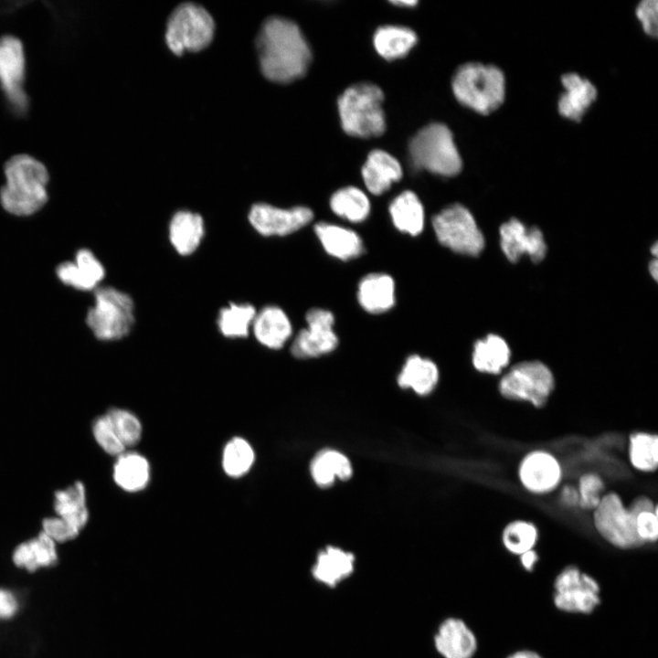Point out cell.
<instances>
[{
    "label": "cell",
    "instance_id": "obj_1",
    "mask_svg": "<svg viewBox=\"0 0 658 658\" xmlns=\"http://www.w3.org/2000/svg\"><path fill=\"white\" fill-rule=\"evenodd\" d=\"M257 48L262 74L279 83L303 76L312 59L311 48L300 27L281 16L264 21L258 34Z\"/></svg>",
    "mask_w": 658,
    "mask_h": 658
},
{
    "label": "cell",
    "instance_id": "obj_2",
    "mask_svg": "<svg viewBox=\"0 0 658 658\" xmlns=\"http://www.w3.org/2000/svg\"><path fill=\"white\" fill-rule=\"evenodd\" d=\"M4 172L6 182L0 189V202L5 211L26 217L47 203L49 175L41 162L28 154H16L5 162Z\"/></svg>",
    "mask_w": 658,
    "mask_h": 658
},
{
    "label": "cell",
    "instance_id": "obj_3",
    "mask_svg": "<svg viewBox=\"0 0 658 658\" xmlns=\"http://www.w3.org/2000/svg\"><path fill=\"white\" fill-rule=\"evenodd\" d=\"M383 100L382 90L374 83L359 82L348 87L337 101L344 131L358 137L381 135L386 129Z\"/></svg>",
    "mask_w": 658,
    "mask_h": 658
},
{
    "label": "cell",
    "instance_id": "obj_4",
    "mask_svg": "<svg viewBox=\"0 0 658 658\" xmlns=\"http://www.w3.org/2000/svg\"><path fill=\"white\" fill-rule=\"evenodd\" d=\"M457 100L472 110L487 114L499 107L504 97V77L493 65L470 62L462 65L452 79Z\"/></svg>",
    "mask_w": 658,
    "mask_h": 658
},
{
    "label": "cell",
    "instance_id": "obj_5",
    "mask_svg": "<svg viewBox=\"0 0 658 658\" xmlns=\"http://www.w3.org/2000/svg\"><path fill=\"white\" fill-rule=\"evenodd\" d=\"M409 151L417 168L444 176L455 175L462 169L452 133L443 123L432 122L419 130L409 142Z\"/></svg>",
    "mask_w": 658,
    "mask_h": 658
},
{
    "label": "cell",
    "instance_id": "obj_6",
    "mask_svg": "<svg viewBox=\"0 0 658 658\" xmlns=\"http://www.w3.org/2000/svg\"><path fill=\"white\" fill-rule=\"evenodd\" d=\"M86 323L96 338L114 341L126 336L134 324V304L127 293L111 286L94 290V305Z\"/></svg>",
    "mask_w": 658,
    "mask_h": 658
},
{
    "label": "cell",
    "instance_id": "obj_7",
    "mask_svg": "<svg viewBox=\"0 0 658 658\" xmlns=\"http://www.w3.org/2000/svg\"><path fill=\"white\" fill-rule=\"evenodd\" d=\"M555 388L550 368L541 361H523L511 366L498 383L500 395L509 400L544 407Z\"/></svg>",
    "mask_w": 658,
    "mask_h": 658
},
{
    "label": "cell",
    "instance_id": "obj_8",
    "mask_svg": "<svg viewBox=\"0 0 658 658\" xmlns=\"http://www.w3.org/2000/svg\"><path fill=\"white\" fill-rule=\"evenodd\" d=\"M215 25L210 14L194 3L175 7L169 16L165 40L176 55L186 51H199L212 40Z\"/></svg>",
    "mask_w": 658,
    "mask_h": 658
},
{
    "label": "cell",
    "instance_id": "obj_9",
    "mask_svg": "<svg viewBox=\"0 0 658 658\" xmlns=\"http://www.w3.org/2000/svg\"><path fill=\"white\" fill-rule=\"evenodd\" d=\"M438 241L451 250L477 256L484 249V237L472 214L461 204H452L432 218Z\"/></svg>",
    "mask_w": 658,
    "mask_h": 658
},
{
    "label": "cell",
    "instance_id": "obj_10",
    "mask_svg": "<svg viewBox=\"0 0 658 658\" xmlns=\"http://www.w3.org/2000/svg\"><path fill=\"white\" fill-rule=\"evenodd\" d=\"M592 521L596 531L608 543L621 549L642 546L635 530V516L615 492L605 493L593 510Z\"/></svg>",
    "mask_w": 658,
    "mask_h": 658
},
{
    "label": "cell",
    "instance_id": "obj_11",
    "mask_svg": "<svg viewBox=\"0 0 658 658\" xmlns=\"http://www.w3.org/2000/svg\"><path fill=\"white\" fill-rule=\"evenodd\" d=\"M554 588V604L562 611L589 614L600 603L597 580L575 566L565 568L556 577Z\"/></svg>",
    "mask_w": 658,
    "mask_h": 658
},
{
    "label": "cell",
    "instance_id": "obj_12",
    "mask_svg": "<svg viewBox=\"0 0 658 658\" xmlns=\"http://www.w3.org/2000/svg\"><path fill=\"white\" fill-rule=\"evenodd\" d=\"M306 327L295 335L291 353L297 358H314L334 351L338 336L334 330V316L329 310L313 308L305 315Z\"/></svg>",
    "mask_w": 658,
    "mask_h": 658
},
{
    "label": "cell",
    "instance_id": "obj_13",
    "mask_svg": "<svg viewBox=\"0 0 658 658\" xmlns=\"http://www.w3.org/2000/svg\"><path fill=\"white\" fill-rule=\"evenodd\" d=\"M313 218V210L302 206L281 208L266 203H257L251 207L249 213L250 225L265 237L292 234L309 224Z\"/></svg>",
    "mask_w": 658,
    "mask_h": 658
},
{
    "label": "cell",
    "instance_id": "obj_14",
    "mask_svg": "<svg viewBox=\"0 0 658 658\" xmlns=\"http://www.w3.org/2000/svg\"><path fill=\"white\" fill-rule=\"evenodd\" d=\"M517 475L521 485L527 492L543 495L559 487L563 479V468L551 452L534 450L521 459Z\"/></svg>",
    "mask_w": 658,
    "mask_h": 658
},
{
    "label": "cell",
    "instance_id": "obj_15",
    "mask_svg": "<svg viewBox=\"0 0 658 658\" xmlns=\"http://www.w3.org/2000/svg\"><path fill=\"white\" fill-rule=\"evenodd\" d=\"M25 57L21 41L13 36L0 37V82L16 110L25 111L28 100L23 90Z\"/></svg>",
    "mask_w": 658,
    "mask_h": 658
},
{
    "label": "cell",
    "instance_id": "obj_16",
    "mask_svg": "<svg viewBox=\"0 0 658 658\" xmlns=\"http://www.w3.org/2000/svg\"><path fill=\"white\" fill-rule=\"evenodd\" d=\"M500 247L511 262H516L524 254L534 262L541 261L547 254V244L542 231L536 227H526L517 218L501 225Z\"/></svg>",
    "mask_w": 658,
    "mask_h": 658
},
{
    "label": "cell",
    "instance_id": "obj_17",
    "mask_svg": "<svg viewBox=\"0 0 658 658\" xmlns=\"http://www.w3.org/2000/svg\"><path fill=\"white\" fill-rule=\"evenodd\" d=\"M434 645L443 658H472L477 650V639L462 620L448 618L440 625Z\"/></svg>",
    "mask_w": 658,
    "mask_h": 658
},
{
    "label": "cell",
    "instance_id": "obj_18",
    "mask_svg": "<svg viewBox=\"0 0 658 658\" xmlns=\"http://www.w3.org/2000/svg\"><path fill=\"white\" fill-rule=\"evenodd\" d=\"M56 272L64 284L86 292L98 288L105 270L90 249H81L76 253L75 261L59 264Z\"/></svg>",
    "mask_w": 658,
    "mask_h": 658
},
{
    "label": "cell",
    "instance_id": "obj_19",
    "mask_svg": "<svg viewBox=\"0 0 658 658\" xmlns=\"http://www.w3.org/2000/svg\"><path fill=\"white\" fill-rule=\"evenodd\" d=\"M314 233L325 252L340 260H349L363 254V240L357 232L340 225L319 222Z\"/></svg>",
    "mask_w": 658,
    "mask_h": 658
},
{
    "label": "cell",
    "instance_id": "obj_20",
    "mask_svg": "<svg viewBox=\"0 0 658 658\" xmlns=\"http://www.w3.org/2000/svg\"><path fill=\"white\" fill-rule=\"evenodd\" d=\"M251 330L256 340L270 349H280L292 337V325L286 313L268 305L256 313Z\"/></svg>",
    "mask_w": 658,
    "mask_h": 658
},
{
    "label": "cell",
    "instance_id": "obj_21",
    "mask_svg": "<svg viewBox=\"0 0 658 658\" xmlns=\"http://www.w3.org/2000/svg\"><path fill=\"white\" fill-rule=\"evenodd\" d=\"M357 301L369 313L378 314L387 312L396 302L394 279L383 272L366 275L358 283Z\"/></svg>",
    "mask_w": 658,
    "mask_h": 658
},
{
    "label": "cell",
    "instance_id": "obj_22",
    "mask_svg": "<svg viewBox=\"0 0 658 658\" xmlns=\"http://www.w3.org/2000/svg\"><path fill=\"white\" fill-rule=\"evenodd\" d=\"M362 177L367 190L381 195L402 177L399 162L389 153L376 149L369 153L362 167Z\"/></svg>",
    "mask_w": 658,
    "mask_h": 658
},
{
    "label": "cell",
    "instance_id": "obj_23",
    "mask_svg": "<svg viewBox=\"0 0 658 658\" xmlns=\"http://www.w3.org/2000/svg\"><path fill=\"white\" fill-rule=\"evenodd\" d=\"M169 240L182 256L192 254L199 247L205 234L202 217L188 210L175 213L169 223Z\"/></svg>",
    "mask_w": 658,
    "mask_h": 658
},
{
    "label": "cell",
    "instance_id": "obj_24",
    "mask_svg": "<svg viewBox=\"0 0 658 658\" xmlns=\"http://www.w3.org/2000/svg\"><path fill=\"white\" fill-rule=\"evenodd\" d=\"M561 81L566 91L558 101V111L564 117L579 121L595 100L597 90L590 81L576 73L564 74Z\"/></svg>",
    "mask_w": 658,
    "mask_h": 658
},
{
    "label": "cell",
    "instance_id": "obj_25",
    "mask_svg": "<svg viewBox=\"0 0 658 658\" xmlns=\"http://www.w3.org/2000/svg\"><path fill=\"white\" fill-rule=\"evenodd\" d=\"M53 508L55 515L81 531L90 517L85 485L78 481L56 491Z\"/></svg>",
    "mask_w": 658,
    "mask_h": 658
},
{
    "label": "cell",
    "instance_id": "obj_26",
    "mask_svg": "<svg viewBox=\"0 0 658 658\" xmlns=\"http://www.w3.org/2000/svg\"><path fill=\"white\" fill-rule=\"evenodd\" d=\"M389 215L394 227L400 232L419 235L425 225V211L419 196L411 190L398 194L389 204Z\"/></svg>",
    "mask_w": 658,
    "mask_h": 658
},
{
    "label": "cell",
    "instance_id": "obj_27",
    "mask_svg": "<svg viewBox=\"0 0 658 658\" xmlns=\"http://www.w3.org/2000/svg\"><path fill=\"white\" fill-rule=\"evenodd\" d=\"M56 542L42 531L35 537L19 544L14 550L13 562L18 568L35 571L58 562Z\"/></svg>",
    "mask_w": 658,
    "mask_h": 658
},
{
    "label": "cell",
    "instance_id": "obj_28",
    "mask_svg": "<svg viewBox=\"0 0 658 658\" xmlns=\"http://www.w3.org/2000/svg\"><path fill=\"white\" fill-rule=\"evenodd\" d=\"M354 565L355 557L352 553L327 547L318 554L312 572L316 580L334 587L351 575Z\"/></svg>",
    "mask_w": 658,
    "mask_h": 658
},
{
    "label": "cell",
    "instance_id": "obj_29",
    "mask_svg": "<svg viewBox=\"0 0 658 658\" xmlns=\"http://www.w3.org/2000/svg\"><path fill=\"white\" fill-rule=\"evenodd\" d=\"M510 359L509 345L497 334H488L473 345L472 366L481 373L498 375L509 365Z\"/></svg>",
    "mask_w": 658,
    "mask_h": 658
},
{
    "label": "cell",
    "instance_id": "obj_30",
    "mask_svg": "<svg viewBox=\"0 0 658 658\" xmlns=\"http://www.w3.org/2000/svg\"><path fill=\"white\" fill-rule=\"evenodd\" d=\"M439 381V369L430 359L419 355L409 356L398 377V384L419 395L430 393Z\"/></svg>",
    "mask_w": 658,
    "mask_h": 658
},
{
    "label": "cell",
    "instance_id": "obj_31",
    "mask_svg": "<svg viewBox=\"0 0 658 658\" xmlns=\"http://www.w3.org/2000/svg\"><path fill=\"white\" fill-rule=\"evenodd\" d=\"M113 480L126 492H138L148 483L150 466L148 461L135 452H123L117 456L113 465Z\"/></svg>",
    "mask_w": 658,
    "mask_h": 658
},
{
    "label": "cell",
    "instance_id": "obj_32",
    "mask_svg": "<svg viewBox=\"0 0 658 658\" xmlns=\"http://www.w3.org/2000/svg\"><path fill=\"white\" fill-rule=\"evenodd\" d=\"M311 475L317 485L328 487L337 478L347 480L352 475L349 459L342 452L326 449L319 451L312 460Z\"/></svg>",
    "mask_w": 658,
    "mask_h": 658
},
{
    "label": "cell",
    "instance_id": "obj_33",
    "mask_svg": "<svg viewBox=\"0 0 658 658\" xmlns=\"http://www.w3.org/2000/svg\"><path fill=\"white\" fill-rule=\"evenodd\" d=\"M416 33L411 28L403 26H382L374 34L375 48L386 59L404 57L416 44Z\"/></svg>",
    "mask_w": 658,
    "mask_h": 658
},
{
    "label": "cell",
    "instance_id": "obj_34",
    "mask_svg": "<svg viewBox=\"0 0 658 658\" xmlns=\"http://www.w3.org/2000/svg\"><path fill=\"white\" fill-rule=\"evenodd\" d=\"M330 207L337 217L352 223L366 220L371 210L366 193L351 186L340 188L332 195Z\"/></svg>",
    "mask_w": 658,
    "mask_h": 658
},
{
    "label": "cell",
    "instance_id": "obj_35",
    "mask_svg": "<svg viewBox=\"0 0 658 658\" xmlns=\"http://www.w3.org/2000/svg\"><path fill=\"white\" fill-rule=\"evenodd\" d=\"M628 455L631 465L642 472H655L658 467V437L646 431L630 435Z\"/></svg>",
    "mask_w": 658,
    "mask_h": 658
},
{
    "label": "cell",
    "instance_id": "obj_36",
    "mask_svg": "<svg viewBox=\"0 0 658 658\" xmlns=\"http://www.w3.org/2000/svg\"><path fill=\"white\" fill-rule=\"evenodd\" d=\"M256 313L249 303H230L219 311L218 329L226 337H246L251 330Z\"/></svg>",
    "mask_w": 658,
    "mask_h": 658
},
{
    "label": "cell",
    "instance_id": "obj_37",
    "mask_svg": "<svg viewBox=\"0 0 658 658\" xmlns=\"http://www.w3.org/2000/svg\"><path fill=\"white\" fill-rule=\"evenodd\" d=\"M539 537L536 525L526 520L516 519L505 525L501 539L504 548L511 554L520 556L534 549Z\"/></svg>",
    "mask_w": 658,
    "mask_h": 658
},
{
    "label": "cell",
    "instance_id": "obj_38",
    "mask_svg": "<svg viewBox=\"0 0 658 658\" xmlns=\"http://www.w3.org/2000/svg\"><path fill=\"white\" fill-rule=\"evenodd\" d=\"M254 459V451L250 444L243 438H233L223 451V469L231 477H240L249 472Z\"/></svg>",
    "mask_w": 658,
    "mask_h": 658
},
{
    "label": "cell",
    "instance_id": "obj_39",
    "mask_svg": "<svg viewBox=\"0 0 658 658\" xmlns=\"http://www.w3.org/2000/svg\"><path fill=\"white\" fill-rule=\"evenodd\" d=\"M106 415L125 448L139 442L142 436V425L135 415L118 408L111 409Z\"/></svg>",
    "mask_w": 658,
    "mask_h": 658
},
{
    "label": "cell",
    "instance_id": "obj_40",
    "mask_svg": "<svg viewBox=\"0 0 658 658\" xmlns=\"http://www.w3.org/2000/svg\"><path fill=\"white\" fill-rule=\"evenodd\" d=\"M578 506L584 510H594L605 494V483L596 472L582 474L577 486Z\"/></svg>",
    "mask_w": 658,
    "mask_h": 658
},
{
    "label": "cell",
    "instance_id": "obj_41",
    "mask_svg": "<svg viewBox=\"0 0 658 658\" xmlns=\"http://www.w3.org/2000/svg\"><path fill=\"white\" fill-rule=\"evenodd\" d=\"M91 430L95 441L106 453L119 456L124 452L125 447L118 438L106 413L95 419Z\"/></svg>",
    "mask_w": 658,
    "mask_h": 658
},
{
    "label": "cell",
    "instance_id": "obj_42",
    "mask_svg": "<svg viewBox=\"0 0 658 658\" xmlns=\"http://www.w3.org/2000/svg\"><path fill=\"white\" fill-rule=\"evenodd\" d=\"M42 532L56 543L73 540L80 533V530L57 515L43 519Z\"/></svg>",
    "mask_w": 658,
    "mask_h": 658
},
{
    "label": "cell",
    "instance_id": "obj_43",
    "mask_svg": "<svg viewBox=\"0 0 658 658\" xmlns=\"http://www.w3.org/2000/svg\"><path fill=\"white\" fill-rule=\"evenodd\" d=\"M635 530L642 544L656 542L658 538V509L644 510L636 514Z\"/></svg>",
    "mask_w": 658,
    "mask_h": 658
},
{
    "label": "cell",
    "instance_id": "obj_44",
    "mask_svg": "<svg viewBox=\"0 0 658 658\" xmlns=\"http://www.w3.org/2000/svg\"><path fill=\"white\" fill-rule=\"evenodd\" d=\"M636 15L641 21L644 31L653 37L658 31V3L656 0H643L636 9Z\"/></svg>",
    "mask_w": 658,
    "mask_h": 658
},
{
    "label": "cell",
    "instance_id": "obj_45",
    "mask_svg": "<svg viewBox=\"0 0 658 658\" xmlns=\"http://www.w3.org/2000/svg\"><path fill=\"white\" fill-rule=\"evenodd\" d=\"M17 609L18 603L15 595L6 589H0V619L13 617Z\"/></svg>",
    "mask_w": 658,
    "mask_h": 658
},
{
    "label": "cell",
    "instance_id": "obj_46",
    "mask_svg": "<svg viewBox=\"0 0 658 658\" xmlns=\"http://www.w3.org/2000/svg\"><path fill=\"white\" fill-rule=\"evenodd\" d=\"M559 501L561 504L568 508L578 506V494L577 487L572 484H565L559 493Z\"/></svg>",
    "mask_w": 658,
    "mask_h": 658
},
{
    "label": "cell",
    "instance_id": "obj_47",
    "mask_svg": "<svg viewBox=\"0 0 658 658\" xmlns=\"http://www.w3.org/2000/svg\"><path fill=\"white\" fill-rule=\"evenodd\" d=\"M631 513L635 516L641 511L653 510L657 508L656 504L653 499L646 495H640L635 497L630 504L627 505Z\"/></svg>",
    "mask_w": 658,
    "mask_h": 658
},
{
    "label": "cell",
    "instance_id": "obj_48",
    "mask_svg": "<svg viewBox=\"0 0 658 658\" xmlns=\"http://www.w3.org/2000/svg\"><path fill=\"white\" fill-rule=\"evenodd\" d=\"M520 563L526 571H532L538 561V554L535 549L526 551L519 556Z\"/></svg>",
    "mask_w": 658,
    "mask_h": 658
},
{
    "label": "cell",
    "instance_id": "obj_49",
    "mask_svg": "<svg viewBox=\"0 0 658 658\" xmlns=\"http://www.w3.org/2000/svg\"><path fill=\"white\" fill-rule=\"evenodd\" d=\"M506 658H542V656L534 651L520 650L511 653Z\"/></svg>",
    "mask_w": 658,
    "mask_h": 658
},
{
    "label": "cell",
    "instance_id": "obj_50",
    "mask_svg": "<svg viewBox=\"0 0 658 658\" xmlns=\"http://www.w3.org/2000/svg\"><path fill=\"white\" fill-rule=\"evenodd\" d=\"M649 271H650L652 277H653L655 281H657V277H658V262H657V260H656V259L653 260L650 262V264H649Z\"/></svg>",
    "mask_w": 658,
    "mask_h": 658
},
{
    "label": "cell",
    "instance_id": "obj_51",
    "mask_svg": "<svg viewBox=\"0 0 658 658\" xmlns=\"http://www.w3.org/2000/svg\"><path fill=\"white\" fill-rule=\"evenodd\" d=\"M391 3L394 5H399V6H413V5H417L418 2L413 1V0H409H409H403V1L397 0V1H391Z\"/></svg>",
    "mask_w": 658,
    "mask_h": 658
},
{
    "label": "cell",
    "instance_id": "obj_52",
    "mask_svg": "<svg viewBox=\"0 0 658 658\" xmlns=\"http://www.w3.org/2000/svg\"><path fill=\"white\" fill-rule=\"evenodd\" d=\"M651 252L654 255V257L657 256V254H658V245H657L656 242H655V243L653 244V246L651 248Z\"/></svg>",
    "mask_w": 658,
    "mask_h": 658
}]
</instances>
